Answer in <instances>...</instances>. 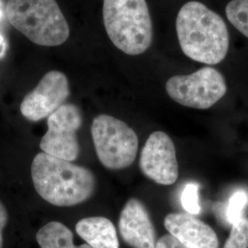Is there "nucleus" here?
<instances>
[{
  "mask_svg": "<svg viewBox=\"0 0 248 248\" xmlns=\"http://www.w3.org/2000/svg\"><path fill=\"white\" fill-rule=\"evenodd\" d=\"M8 220H9L8 211L5 207V205L2 203V202L0 201V248H3V245H4L3 231L8 224Z\"/></svg>",
  "mask_w": 248,
  "mask_h": 248,
  "instance_id": "19",
  "label": "nucleus"
},
{
  "mask_svg": "<svg viewBox=\"0 0 248 248\" xmlns=\"http://www.w3.org/2000/svg\"><path fill=\"white\" fill-rule=\"evenodd\" d=\"M70 87L66 76L60 71L48 72L28 93L20 104V112L31 122H39L64 104L69 97Z\"/></svg>",
  "mask_w": 248,
  "mask_h": 248,
  "instance_id": "8",
  "label": "nucleus"
},
{
  "mask_svg": "<svg viewBox=\"0 0 248 248\" xmlns=\"http://www.w3.org/2000/svg\"><path fill=\"white\" fill-rule=\"evenodd\" d=\"M223 248H248V219L243 217L232 225Z\"/></svg>",
  "mask_w": 248,
  "mask_h": 248,
  "instance_id": "15",
  "label": "nucleus"
},
{
  "mask_svg": "<svg viewBox=\"0 0 248 248\" xmlns=\"http://www.w3.org/2000/svg\"><path fill=\"white\" fill-rule=\"evenodd\" d=\"M166 89L169 97L182 106L207 109L225 95L227 86L220 72L206 66L190 75L170 78Z\"/></svg>",
  "mask_w": 248,
  "mask_h": 248,
  "instance_id": "6",
  "label": "nucleus"
},
{
  "mask_svg": "<svg viewBox=\"0 0 248 248\" xmlns=\"http://www.w3.org/2000/svg\"><path fill=\"white\" fill-rule=\"evenodd\" d=\"M140 169L145 177L160 185L169 186L177 181L176 147L167 133H151L141 153Z\"/></svg>",
  "mask_w": 248,
  "mask_h": 248,
  "instance_id": "9",
  "label": "nucleus"
},
{
  "mask_svg": "<svg viewBox=\"0 0 248 248\" xmlns=\"http://www.w3.org/2000/svg\"><path fill=\"white\" fill-rule=\"evenodd\" d=\"M83 122L79 108L65 103L48 117V131L43 136L40 147L44 153L73 162L78 159L80 145L78 131Z\"/></svg>",
  "mask_w": 248,
  "mask_h": 248,
  "instance_id": "7",
  "label": "nucleus"
},
{
  "mask_svg": "<svg viewBox=\"0 0 248 248\" xmlns=\"http://www.w3.org/2000/svg\"><path fill=\"white\" fill-rule=\"evenodd\" d=\"M199 185L194 182L187 183L181 194V203L183 209L189 214L197 215L201 213L202 207L199 198Z\"/></svg>",
  "mask_w": 248,
  "mask_h": 248,
  "instance_id": "17",
  "label": "nucleus"
},
{
  "mask_svg": "<svg viewBox=\"0 0 248 248\" xmlns=\"http://www.w3.org/2000/svg\"><path fill=\"white\" fill-rule=\"evenodd\" d=\"M103 22L116 47L129 55L150 48L153 23L146 0H103Z\"/></svg>",
  "mask_w": 248,
  "mask_h": 248,
  "instance_id": "3",
  "label": "nucleus"
},
{
  "mask_svg": "<svg viewBox=\"0 0 248 248\" xmlns=\"http://www.w3.org/2000/svg\"><path fill=\"white\" fill-rule=\"evenodd\" d=\"M77 233L92 248H120L114 224L101 216L88 217L76 225Z\"/></svg>",
  "mask_w": 248,
  "mask_h": 248,
  "instance_id": "12",
  "label": "nucleus"
},
{
  "mask_svg": "<svg viewBox=\"0 0 248 248\" xmlns=\"http://www.w3.org/2000/svg\"><path fill=\"white\" fill-rule=\"evenodd\" d=\"M6 14L9 23L37 45L59 46L70 35L56 0H9Z\"/></svg>",
  "mask_w": 248,
  "mask_h": 248,
  "instance_id": "4",
  "label": "nucleus"
},
{
  "mask_svg": "<svg viewBox=\"0 0 248 248\" xmlns=\"http://www.w3.org/2000/svg\"><path fill=\"white\" fill-rule=\"evenodd\" d=\"M36 240L41 248H92L88 244L75 246L71 230L60 222H50L38 231Z\"/></svg>",
  "mask_w": 248,
  "mask_h": 248,
  "instance_id": "13",
  "label": "nucleus"
},
{
  "mask_svg": "<svg viewBox=\"0 0 248 248\" xmlns=\"http://www.w3.org/2000/svg\"><path fill=\"white\" fill-rule=\"evenodd\" d=\"M164 224L169 233L186 248H219L218 237L213 228L189 213H169Z\"/></svg>",
  "mask_w": 248,
  "mask_h": 248,
  "instance_id": "11",
  "label": "nucleus"
},
{
  "mask_svg": "<svg viewBox=\"0 0 248 248\" xmlns=\"http://www.w3.org/2000/svg\"><path fill=\"white\" fill-rule=\"evenodd\" d=\"M91 135L98 160L106 169H126L135 160L138 136L123 121L107 114L97 116L92 122Z\"/></svg>",
  "mask_w": 248,
  "mask_h": 248,
  "instance_id": "5",
  "label": "nucleus"
},
{
  "mask_svg": "<svg viewBox=\"0 0 248 248\" xmlns=\"http://www.w3.org/2000/svg\"><path fill=\"white\" fill-rule=\"evenodd\" d=\"M31 172L37 193L57 207L85 202L96 189V177L89 169L44 152L36 155Z\"/></svg>",
  "mask_w": 248,
  "mask_h": 248,
  "instance_id": "2",
  "label": "nucleus"
},
{
  "mask_svg": "<svg viewBox=\"0 0 248 248\" xmlns=\"http://www.w3.org/2000/svg\"><path fill=\"white\" fill-rule=\"evenodd\" d=\"M177 39L188 58L217 64L226 57L230 38L222 17L198 1L186 3L177 13Z\"/></svg>",
  "mask_w": 248,
  "mask_h": 248,
  "instance_id": "1",
  "label": "nucleus"
},
{
  "mask_svg": "<svg viewBox=\"0 0 248 248\" xmlns=\"http://www.w3.org/2000/svg\"><path fill=\"white\" fill-rule=\"evenodd\" d=\"M119 230L124 242L133 248H155L156 232L146 207L138 199H130L121 213Z\"/></svg>",
  "mask_w": 248,
  "mask_h": 248,
  "instance_id": "10",
  "label": "nucleus"
},
{
  "mask_svg": "<svg viewBox=\"0 0 248 248\" xmlns=\"http://www.w3.org/2000/svg\"><path fill=\"white\" fill-rule=\"evenodd\" d=\"M231 24L248 38V0H232L225 9Z\"/></svg>",
  "mask_w": 248,
  "mask_h": 248,
  "instance_id": "14",
  "label": "nucleus"
},
{
  "mask_svg": "<svg viewBox=\"0 0 248 248\" xmlns=\"http://www.w3.org/2000/svg\"><path fill=\"white\" fill-rule=\"evenodd\" d=\"M248 203V195L246 191L239 190L232 195L225 213L228 223L232 225L243 218V211Z\"/></svg>",
  "mask_w": 248,
  "mask_h": 248,
  "instance_id": "16",
  "label": "nucleus"
},
{
  "mask_svg": "<svg viewBox=\"0 0 248 248\" xmlns=\"http://www.w3.org/2000/svg\"><path fill=\"white\" fill-rule=\"evenodd\" d=\"M155 248H188L184 246L182 243H180L177 238H175L173 235L166 234L162 236L157 242Z\"/></svg>",
  "mask_w": 248,
  "mask_h": 248,
  "instance_id": "18",
  "label": "nucleus"
}]
</instances>
